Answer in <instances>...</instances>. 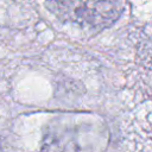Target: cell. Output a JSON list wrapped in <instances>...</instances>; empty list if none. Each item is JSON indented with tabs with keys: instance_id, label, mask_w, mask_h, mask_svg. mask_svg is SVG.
Segmentation results:
<instances>
[{
	"instance_id": "cell-1",
	"label": "cell",
	"mask_w": 152,
	"mask_h": 152,
	"mask_svg": "<svg viewBox=\"0 0 152 152\" xmlns=\"http://www.w3.org/2000/svg\"><path fill=\"white\" fill-rule=\"evenodd\" d=\"M45 6L61 21L90 31L109 27L122 12L118 0H45Z\"/></svg>"
}]
</instances>
